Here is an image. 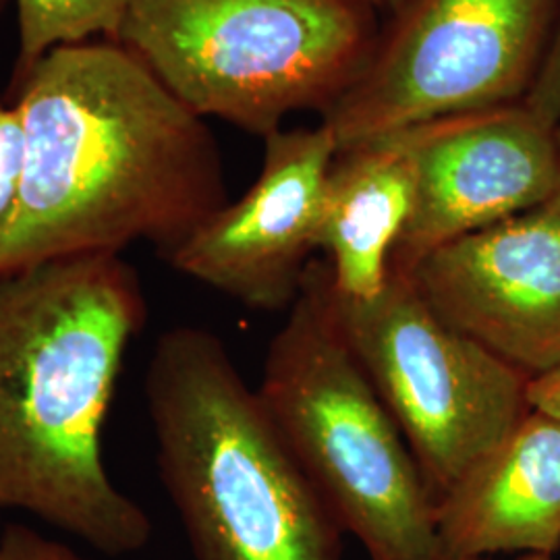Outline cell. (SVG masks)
Segmentation results:
<instances>
[{
    "instance_id": "cell-12",
    "label": "cell",
    "mask_w": 560,
    "mask_h": 560,
    "mask_svg": "<svg viewBox=\"0 0 560 560\" xmlns=\"http://www.w3.org/2000/svg\"><path fill=\"white\" fill-rule=\"evenodd\" d=\"M416 189L405 133L339 150L322 191L316 249L326 254L337 295L378 298Z\"/></svg>"
},
{
    "instance_id": "cell-20",
    "label": "cell",
    "mask_w": 560,
    "mask_h": 560,
    "mask_svg": "<svg viewBox=\"0 0 560 560\" xmlns=\"http://www.w3.org/2000/svg\"><path fill=\"white\" fill-rule=\"evenodd\" d=\"M555 133H557V143H559V156H560V122L555 127Z\"/></svg>"
},
{
    "instance_id": "cell-16",
    "label": "cell",
    "mask_w": 560,
    "mask_h": 560,
    "mask_svg": "<svg viewBox=\"0 0 560 560\" xmlns=\"http://www.w3.org/2000/svg\"><path fill=\"white\" fill-rule=\"evenodd\" d=\"M0 560H88L71 546L13 523L0 532Z\"/></svg>"
},
{
    "instance_id": "cell-17",
    "label": "cell",
    "mask_w": 560,
    "mask_h": 560,
    "mask_svg": "<svg viewBox=\"0 0 560 560\" xmlns=\"http://www.w3.org/2000/svg\"><path fill=\"white\" fill-rule=\"evenodd\" d=\"M527 402L532 411H540L560 421V365L527 382Z\"/></svg>"
},
{
    "instance_id": "cell-19",
    "label": "cell",
    "mask_w": 560,
    "mask_h": 560,
    "mask_svg": "<svg viewBox=\"0 0 560 560\" xmlns=\"http://www.w3.org/2000/svg\"><path fill=\"white\" fill-rule=\"evenodd\" d=\"M363 4H368V7H372V9H376V7H384V4H402L405 0H360Z\"/></svg>"
},
{
    "instance_id": "cell-13",
    "label": "cell",
    "mask_w": 560,
    "mask_h": 560,
    "mask_svg": "<svg viewBox=\"0 0 560 560\" xmlns=\"http://www.w3.org/2000/svg\"><path fill=\"white\" fill-rule=\"evenodd\" d=\"M20 23L18 75L46 52L104 36L117 40L131 0H15Z\"/></svg>"
},
{
    "instance_id": "cell-18",
    "label": "cell",
    "mask_w": 560,
    "mask_h": 560,
    "mask_svg": "<svg viewBox=\"0 0 560 560\" xmlns=\"http://www.w3.org/2000/svg\"><path fill=\"white\" fill-rule=\"evenodd\" d=\"M441 560H490L486 557H441ZM515 560H555L550 555H523L521 559Z\"/></svg>"
},
{
    "instance_id": "cell-3",
    "label": "cell",
    "mask_w": 560,
    "mask_h": 560,
    "mask_svg": "<svg viewBox=\"0 0 560 560\" xmlns=\"http://www.w3.org/2000/svg\"><path fill=\"white\" fill-rule=\"evenodd\" d=\"M143 395L194 559L340 560L345 529L219 335L164 330Z\"/></svg>"
},
{
    "instance_id": "cell-11",
    "label": "cell",
    "mask_w": 560,
    "mask_h": 560,
    "mask_svg": "<svg viewBox=\"0 0 560 560\" xmlns=\"http://www.w3.org/2000/svg\"><path fill=\"white\" fill-rule=\"evenodd\" d=\"M442 557L560 550V421L529 411L441 501Z\"/></svg>"
},
{
    "instance_id": "cell-8",
    "label": "cell",
    "mask_w": 560,
    "mask_h": 560,
    "mask_svg": "<svg viewBox=\"0 0 560 560\" xmlns=\"http://www.w3.org/2000/svg\"><path fill=\"white\" fill-rule=\"evenodd\" d=\"M416 189L390 272L411 270L434 249L521 214L560 189L555 127L523 102L430 120L402 131Z\"/></svg>"
},
{
    "instance_id": "cell-9",
    "label": "cell",
    "mask_w": 560,
    "mask_h": 560,
    "mask_svg": "<svg viewBox=\"0 0 560 560\" xmlns=\"http://www.w3.org/2000/svg\"><path fill=\"white\" fill-rule=\"evenodd\" d=\"M339 145L330 129H277L264 138L258 179L226 201L164 260L245 307L289 310L316 252L322 191Z\"/></svg>"
},
{
    "instance_id": "cell-15",
    "label": "cell",
    "mask_w": 560,
    "mask_h": 560,
    "mask_svg": "<svg viewBox=\"0 0 560 560\" xmlns=\"http://www.w3.org/2000/svg\"><path fill=\"white\" fill-rule=\"evenodd\" d=\"M523 104L550 127L560 122V0L555 30L541 59L538 75Z\"/></svg>"
},
{
    "instance_id": "cell-2",
    "label": "cell",
    "mask_w": 560,
    "mask_h": 560,
    "mask_svg": "<svg viewBox=\"0 0 560 560\" xmlns=\"http://www.w3.org/2000/svg\"><path fill=\"white\" fill-rule=\"evenodd\" d=\"M148 322L140 275L88 254L0 275V509H18L106 557L152 538L108 476L104 423L125 355Z\"/></svg>"
},
{
    "instance_id": "cell-4",
    "label": "cell",
    "mask_w": 560,
    "mask_h": 560,
    "mask_svg": "<svg viewBox=\"0 0 560 560\" xmlns=\"http://www.w3.org/2000/svg\"><path fill=\"white\" fill-rule=\"evenodd\" d=\"M258 395L303 471L370 560H441L436 504L342 332L326 260L266 349Z\"/></svg>"
},
{
    "instance_id": "cell-14",
    "label": "cell",
    "mask_w": 560,
    "mask_h": 560,
    "mask_svg": "<svg viewBox=\"0 0 560 560\" xmlns=\"http://www.w3.org/2000/svg\"><path fill=\"white\" fill-rule=\"evenodd\" d=\"M25 156L27 143L20 108L0 98V222L11 214L20 196Z\"/></svg>"
},
{
    "instance_id": "cell-7",
    "label": "cell",
    "mask_w": 560,
    "mask_h": 560,
    "mask_svg": "<svg viewBox=\"0 0 560 560\" xmlns=\"http://www.w3.org/2000/svg\"><path fill=\"white\" fill-rule=\"evenodd\" d=\"M322 122L339 150L525 101L559 0H405Z\"/></svg>"
},
{
    "instance_id": "cell-1",
    "label": "cell",
    "mask_w": 560,
    "mask_h": 560,
    "mask_svg": "<svg viewBox=\"0 0 560 560\" xmlns=\"http://www.w3.org/2000/svg\"><path fill=\"white\" fill-rule=\"evenodd\" d=\"M18 88L27 156L0 275L140 241L166 258L229 201L203 119L120 42L59 46Z\"/></svg>"
},
{
    "instance_id": "cell-21",
    "label": "cell",
    "mask_w": 560,
    "mask_h": 560,
    "mask_svg": "<svg viewBox=\"0 0 560 560\" xmlns=\"http://www.w3.org/2000/svg\"><path fill=\"white\" fill-rule=\"evenodd\" d=\"M2 7H4V0H0V11H2Z\"/></svg>"
},
{
    "instance_id": "cell-10",
    "label": "cell",
    "mask_w": 560,
    "mask_h": 560,
    "mask_svg": "<svg viewBox=\"0 0 560 560\" xmlns=\"http://www.w3.org/2000/svg\"><path fill=\"white\" fill-rule=\"evenodd\" d=\"M407 277L442 320L525 376L560 365V189L442 245Z\"/></svg>"
},
{
    "instance_id": "cell-22",
    "label": "cell",
    "mask_w": 560,
    "mask_h": 560,
    "mask_svg": "<svg viewBox=\"0 0 560 560\" xmlns=\"http://www.w3.org/2000/svg\"><path fill=\"white\" fill-rule=\"evenodd\" d=\"M0 532H2V529H0Z\"/></svg>"
},
{
    "instance_id": "cell-5",
    "label": "cell",
    "mask_w": 560,
    "mask_h": 560,
    "mask_svg": "<svg viewBox=\"0 0 560 560\" xmlns=\"http://www.w3.org/2000/svg\"><path fill=\"white\" fill-rule=\"evenodd\" d=\"M378 36L360 0H131L117 42L201 119L266 138L295 110L324 115Z\"/></svg>"
},
{
    "instance_id": "cell-6",
    "label": "cell",
    "mask_w": 560,
    "mask_h": 560,
    "mask_svg": "<svg viewBox=\"0 0 560 560\" xmlns=\"http://www.w3.org/2000/svg\"><path fill=\"white\" fill-rule=\"evenodd\" d=\"M335 295L342 332L397 421L434 504L532 409L517 368L469 339L390 272L378 298Z\"/></svg>"
}]
</instances>
